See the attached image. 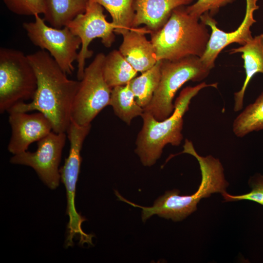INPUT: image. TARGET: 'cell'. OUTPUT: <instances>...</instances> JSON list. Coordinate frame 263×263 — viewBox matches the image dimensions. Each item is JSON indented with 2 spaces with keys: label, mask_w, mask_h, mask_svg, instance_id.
<instances>
[{
  "label": "cell",
  "mask_w": 263,
  "mask_h": 263,
  "mask_svg": "<svg viewBox=\"0 0 263 263\" xmlns=\"http://www.w3.org/2000/svg\"><path fill=\"white\" fill-rule=\"evenodd\" d=\"M161 60L150 69L136 76L129 83L135 100L145 108L150 102L160 78Z\"/></svg>",
  "instance_id": "obj_21"
},
{
  "label": "cell",
  "mask_w": 263,
  "mask_h": 263,
  "mask_svg": "<svg viewBox=\"0 0 263 263\" xmlns=\"http://www.w3.org/2000/svg\"><path fill=\"white\" fill-rule=\"evenodd\" d=\"M151 32L145 27L133 28L122 36L119 51L138 72L152 68L158 61L154 47L145 36Z\"/></svg>",
  "instance_id": "obj_13"
},
{
  "label": "cell",
  "mask_w": 263,
  "mask_h": 263,
  "mask_svg": "<svg viewBox=\"0 0 263 263\" xmlns=\"http://www.w3.org/2000/svg\"><path fill=\"white\" fill-rule=\"evenodd\" d=\"M236 0H197L193 4L187 6V12L191 15L200 19L204 13L208 12L213 17L219 9L232 3Z\"/></svg>",
  "instance_id": "obj_24"
},
{
  "label": "cell",
  "mask_w": 263,
  "mask_h": 263,
  "mask_svg": "<svg viewBox=\"0 0 263 263\" xmlns=\"http://www.w3.org/2000/svg\"><path fill=\"white\" fill-rule=\"evenodd\" d=\"M229 54L242 53L245 78L241 89L234 94L233 110L238 112L243 108L247 87L252 77L258 73L263 74V34L256 36L244 45L232 48Z\"/></svg>",
  "instance_id": "obj_15"
},
{
  "label": "cell",
  "mask_w": 263,
  "mask_h": 263,
  "mask_svg": "<svg viewBox=\"0 0 263 263\" xmlns=\"http://www.w3.org/2000/svg\"><path fill=\"white\" fill-rule=\"evenodd\" d=\"M263 130V92L234 119L232 131L238 137Z\"/></svg>",
  "instance_id": "obj_19"
},
{
  "label": "cell",
  "mask_w": 263,
  "mask_h": 263,
  "mask_svg": "<svg viewBox=\"0 0 263 263\" xmlns=\"http://www.w3.org/2000/svg\"><path fill=\"white\" fill-rule=\"evenodd\" d=\"M89 0H44L43 19L51 26L62 28L84 13Z\"/></svg>",
  "instance_id": "obj_16"
},
{
  "label": "cell",
  "mask_w": 263,
  "mask_h": 263,
  "mask_svg": "<svg viewBox=\"0 0 263 263\" xmlns=\"http://www.w3.org/2000/svg\"><path fill=\"white\" fill-rule=\"evenodd\" d=\"M13 13L23 16L43 14L44 0H3Z\"/></svg>",
  "instance_id": "obj_23"
},
{
  "label": "cell",
  "mask_w": 263,
  "mask_h": 263,
  "mask_svg": "<svg viewBox=\"0 0 263 263\" xmlns=\"http://www.w3.org/2000/svg\"><path fill=\"white\" fill-rule=\"evenodd\" d=\"M218 85L203 82L183 88L174 102L173 113L164 120H158L150 113L144 111L141 116L143 125L136 139L135 150L143 165L151 166L155 164L166 145L178 146L181 144L183 139V116L189 109L192 98L203 89L217 88Z\"/></svg>",
  "instance_id": "obj_2"
},
{
  "label": "cell",
  "mask_w": 263,
  "mask_h": 263,
  "mask_svg": "<svg viewBox=\"0 0 263 263\" xmlns=\"http://www.w3.org/2000/svg\"><path fill=\"white\" fill-rule=\"evenodd\" d=\"M194 0H135L133 28L143 24L151 33L156 32L164 26L174 9L189 5Z\"/></svg>",
  "instance_id": "obj_14"
},
{
  "label": "cell",
  "mask_w": 263,
  "mask_h": 263,
  "mask_svg": "<svg viewBox=\"0 0 263 263\" xmlns=\"http://www.w3.org/2000/svg\"><path fill=\"white\" fill-rule=\"evenodd\" d=\"M34 17V21L22 25L28 38L34 45L46 50L65 73L71 75L75 70L73 63L78 57L77 51L81 44L80 38L67 26H49L39 15Z\"/></svg>",
  "instance_id": "obj_8"
},
{
  "label": "cell",
  "mask_w": 263,
  "mask_h": 263,
  "mask_svg": "<svg viewBox=\"0 0 263 263\" xmlns=\"http://www.w3.org/2000/svg\"><path fill=\"white\" fill-rule=\"evenodd\" d=\"M211 70L194 56L171 61L161 60L160 78L150 103L144 108L158 120H163L173 113L172 101L178 90L189 81L199 82L205 79Z\"/></svg>",
  "instance_id": "obj_4"
},
{
  "label": "cell",
  "mask_w": 263,
  "mask_h": 263,
  "mask_svg": "<svg viewBox=\"0 0 263 263\" xmlns=\"http://www.w3.org/2000/svg\"><path fill=\"white\" fill-rule=\"evenodd\" d=\"M66 26L81 40V49L76 60L77 78L80 81L84 75L86 60L93 54L89 49L90 43L94 38H100L104 46L110 47L115 39V26L107 20L101 5L89 1L85 12L77 16Z\"/></svg>",
  "instance_id": "obj_9"
},
{
  "label": "cell",
  "mask_w": 263,
  "mask_h": 263,
  "mask_svg": "<svg viewBox=\"0 0 263 263\" xmlns=\"http://www.w3.org/2000/svg\"><path fill=\"white\" fill-rule=\"evenodd\" d=\"M27 56L37 75L36 92L30 102L18 104L8 113L41 112L51 121L53 132H66L80 81L69 79L47 51L39 50Z\"/></svg>",
  "instance_id": "obj_1"
},
{
  "label": "cell",
  "mask_w": 263,
  "mask_h": 263,
  "mask_svg": "<svg viewBox=\"0 0 263 263\" xmlns=\"http://www.w3.org/2000/svg\"><path fill=\"white\" fill-rule=\"evenodd\" d=\"M251 190L247 193L234 195L226 191L221 194L224 202L248 200L258 203L263 206V174L257 173L251 176L248 181Z\"/></svg>",
  "instance_id": "obj_22"
},
{
  "label": "cell",
  "mask_w": 263,
  "mask_h": 263,
  "mask_svg": "<svg viewBox=\"0 0 263 263\" xmlns=\"http://www.w3.org/2000/svg\"><path fill=\"white\" fill-rule=\"evenodd\" d=\"M135 0H89L104 7L110 13L114 33L121 35L133 28Z\"/></svg>",
  "instance_id": "obj_20"
},
{
  "label": "cell",
  "mask_w": 263,
  "mask_h": 263,
  "mask_svg": "<svg viewBox=\"0 0 263 263\" xmlns=\"http://www.w3.org/2000/svg\"><path fill=\"white\" fill-rule=\"evenodd\" d=\"M109 105L113 107L115 114L128 125L144 113V109L137 103L129 83L112 89Z\"/></svg>",
  "instance_id": "obj_18"
},
{
  "label": "cell",
  "mask_w": 263,
  "mask_h": 263,
  "mask_svg": "<svg viewBox=\"0 0 263 263\" xmlns=\"http://www.w3.org/2000/svg\"><path fill=\"white\" fill-rule=\"evenodd\" d=\"M258 0H246L245 14L243 20L234 31L226 32L219 29L217 22L208 12L200 17V20L211 28V32L206 50L201 57L202 61L210 70L215 67V62L220 52L226 46L233 43L244 45L253 37L250 28L256 20L254 19V12L259 7Z\"/></svg>",
  "instance_id": "obj_11"
},
{
  "label": "cell",
  "mask_w": 263,
  "mask_h": 263,
  "mask_svg": "<svg viewBox=\"0 0 263 263\" xmlns=\"http://www.w3.org/2000/svg\"><path fill=\"white\" fill-rule=\"evenodd\" d=\"M91 128V125L79 126L71 122L66 132L70 147L68 156L66 158L64 165L59 169V173L60 180L66 190V212L69 217L65 241L67 247L73 245V239L75 236L78 237L81 245L93 244V235L85 233L81 228V224L86 219L77 212L75 206L76 186L82 161L80 152Z\"/></svg>",
  "instance_id": "obj_6"
},
{
  "label": "cell",
  "mask_w": 263,
  "mask_h": 263,
  "mask_svg": "<svg viewBox=\"0 0 263 263\" xmlns=\"http://www.w3.org/2000/svg\"><path fill=\"white\" fill-rule=\"evenodd\" d=\"M157 61H171L204 55L210 34L200 19L189 14L184 6L173 10L160 30L150 33Z\"/></svg>",
  "instance_id": "obj_3"
},
{
  "label": "cell",
  "mask_w": 263,
  "mask_h": 263,
  "mask_svg": "<svg viewBox=\"0 0 263 263\" xmlns=\"http://www.w3.org/2000/svg\"><path fill=\"white\" fill-rule=\"evenodd\" d=\"M66 137V132L52 131L37 142L35 151H25L14 155L10 162L31 167L48 188L55 189L60 180L59 165Z\"/></svg>",
  "instance_id": "obj_10"
},
{
  "label": "cell",
  "mask_w": 263,
  "mask_h": 263,
  "mask_svg": "<svg viewBox=\"0 0 263 263\" xmlns=\"http://www.w3.org/2000/svg\"><path fill=\"white\" fill-rule=\"evenodd\" d=\"M37 75L27 55L11 48H0V113L32 99Z\"/></svg>",
  "instance_id": "obj_5"
},
{
  "label": "cell",
  "mask_w": 263,
  "mask_h": 263,
  "mask_svg": "<svg viewBox=\"0 0 263 263\" xmlns=\"http://www.w3.org/2000/svg\"><path fill=\"white\" fill-rule=\"evenodd\" d=\"M105 55L99 53L85 68L78 89L71 107V121L79 126L91 122L107 106L109 105L112 88L105 81L102 65Z\"/></svg>",
  "instance_id": "obj_7"
},
{
  "label": "cell",
  "mask_w": 263,
  "mask_h": 263,
  "mask_svg": "<svg viewBox=\"0 0 263 263\" xmlns=\"http://www.w3.org/2000/svg\"><path fill=\"white\" fill-rule=\"evenodd\" d=\"M8 113L12 133L7 148L14 155L27 151L32 143L38 141L53 131L51 121L41 112Z\"/></svg>",
  "instance_id": "obj_12"
},
{
  "label": "cell",
  "mask_w": 263,
  "mask_h": 263,
  "mask_svg": "<svg viewBox=\"0 0 263 263\" xmlns=\"http://www.w3.org/2000/svg\"><path fill=\"white\" fill-rule=\"evenodd\" d=\"M102 73L107 84L112 89L127 84L136 76L138 72L126 60L119 50H114L105 56Z\"/></svg>",
  "instance_id": "obj_17"
}]
</instances>
